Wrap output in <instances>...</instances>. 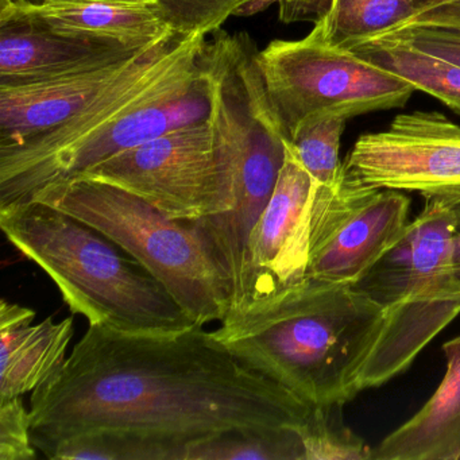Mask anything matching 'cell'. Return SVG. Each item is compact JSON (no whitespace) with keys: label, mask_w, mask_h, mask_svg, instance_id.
I'll return each mask as SVG.
<instances>
[{"label":"cell","mask_w":460,"mask_h":460,"mask_svg":"<svg viewBox=\"0 0 460 460\" xmlns=\"http://www.w3.org/2000/svg\"><path fill=\"white\" fill-rule=\"evenodd\" d=\"M314 411L239 362L214 331L130 333L96 324L31 394V438L45 454L103 432L177 443L234 430L301 435Z\"/></svg>","instance_id":"obj_1"},{"label":"cell","mask_w":460,"mask_h":460,"mask_svg":"<svg viewBox=\"0 0 460 460\" xmlns=\"http://www.w3.org/2000/svg\"><path fill=\"white\" fill-rule=\"evenodd\" d=\"M385 317L354 285L306 276L228 312L214 335L250 370L312 406H343L360 393L358 381Z\"/></svg>","instance_id":"obj_2"},{"label":"cell","mask_w":460,"mask_h":460,"mask_svg":"<svg viewBox=\"0 0 460 460\" xmlns=\"http://www.w3.org/2000/svg\"><path fill=\"white\" fill-rule=\"evenodd\" d=\"M13 247L58 285L72 314L90 325L130 333L196 327L171 293L138 261L93 226L42 201L0 208Z\"/></svg>","instance_id":"obj_3"},{"label":"cell","mask_w":460,"mask_h":460,"mask_svg":"<svg viewBox=\"0 0 460 460\" xmlns=\"http://www.w3.org/2000/svg\"><path fill=\"white\" fill-rule=\"evenodd\" d=\"M352 285L386 314L381 338L358 381V389L365 392L408 370L460 314L454 206L427 199L397 242Z\"/></svg>","instance_id":"obj_4"},{"label":"cell","mask_w":460,"mask_h":460,"mask_svg":"<svg viewBox=\"0 0 460 460\" xmlns=\"http://www.w3.org/2000/svg\"><path fill=\"white\" fill-rule=\"evenodd\" d=\"M206 40L201 34L181 37L90 133L20 176L0 182V208L31 201L126 150L208 119L211 93L200 64Z\"/></svg>","instance_id":"obj_5"},{"label":"cell","mask_w":460,"mask_h":460,"mask_svg":"<svg viewBox=\"0 0 460 460\" xmlns=\"http://www.w3.org/2000/svg\"><path fill=\"white\" fill-rule=\"evenodd\" d=\"M31 201L58 207L101 231L158 279L199 327L227 314L217 269L190 222L169 219L144 199L93 179L75 180Z\"/></svg>","instance_id":"obj_6"},{"label":"cell","mask_w":460,"mask_h":460,"mask_svg":"<svg viewBox=\"0 0 460 460\" xmlns=\"http://www.w3.org/2000/svg\"><path fill=\"white\" fill-rule=\"evenodd\" d=\"M258 63L288 139L311 115L349 120L401 109L416 93L408 80L331 44L322 21L297 41H271Z\"/></svg>","instance_id":"obj_7"},{"label":"cell","mask_w":460,"mask_h":460,"mask_svg":"<svg viewBox=\"0 0 460 460\" xmlns=\"http://www.w3.org/2000/svg\"><path fill=\"white\" fill-rule=\"evenodd\" d=\"M409 211L405 193L365 184L344 165L336 185H314L306 276L336 284L359 281L400 238Z\"/></svg>","instance_id":"obj_8"},{"label":"cell","mask_w":460,"mask_h":460,"mask_svg":"<svg viewBox=\"0 0 460 460\" xmlns=\"http://www.w3.org/2000/svg\"><path fill=\"white\" fill-rule=\"evenodd\" d=\"M79 179L122 188L180 222L223 211L208 119L126 150Z\"/></svg>","instance_id":"obj_9"},{"label":"cell","mask_w":460,"mask_h":460,"mask_svg":"<svg viewBox=\"0 0 460 460\" xmlns=\"http://www.w3.org/2000/svg\"><path fill=\"white\" fill-rule=\"evenodd\" d=\"M365 184L460 201V126L438 111L397 115L386 130L365 134L344 160Z\"/></svg>","instance_id":"obj_10"},{"label":"cell","mask_w":460,"mask_h":460,"mask_svg":"<svg viewBox=\"0 0 460 460\" xmlns=\"http://www.w3.org/2000/svg\"><path fill=\"white\" fill-rule=\"evenodd\" d=\"M314 195V179L287 141V157L273 195L250 238L252 301L305 279Z\"/></svg>","instance_id":"obj_11"},{"label":"cell","mask_w":460,"mask_h":460,"mask_svg":"<svg viewBox=\"0 0 460 460\" xmlns=\"http://www.w3.org/2000/svg\"><path fill=\"white\" fill-rule=\"evenodd\" d=\"M164 39L123 63L90 69L40 84L2 88L0 149L17 146L58 128L95 104L107 93L136 74L149 60Z\"/></svg>","instance_id":"obj_12"},{"label":"cell","mask_w":460,"mask_h":460,"mask_svg":"<svg viewBox=\"0 0 460 460\" xmlns=\"http://www.w3.org/2000/svg\"><path fill=\"white\" fill-rule=\"evenodd\" d=\"M146 48L133 49L75 39L0 12V90L40 84L123 63Z\"/></svg>","instance_id":"obj_13"},{"label":"cell","mask_w":460,"mask_h":460,"mask_svg":"<svg viewBox=\"0 0 460 460\" xmlns=\"http://www.w3.org/2000/svg\"><path fill=\"white\" fill-rule=\"evenodd\" d=\"M36 312L0 301V401L34 392L66 362L74 338L72 317L34 324Z\"/></svg>","instance_id":"obj_14"},{"label":"cell","mask_w":460,"mask_h":460,"mask_svg":"<svg viewBox=\"0 0 460 460\" xmlns=\"http://www.w3.org/2000/svg\"><path fill=\"white\" fill-rule=\"evenodd\" d=\"M64 36L144 49L172 33L155 2L119 4L107 0L61 2L39 7H4Z\"/></svg>","instance_id":"obj_15"},{"label":"cell","mask_w":460,"mask_h":460,"mask_svg":"<svg viewBox=\"0 0 460 460\" xmlns=\"http://www.w3.org/2000/svg\"><path fill=\"white\" fill-rule=\"evenodd\" d=\"M446 373L413 417L382 438L371 460L460 459V335L443 344Z\"/></svg>","instance_id":"obj_16"},{"label":"cell","mask_w":460,"mask_h":460,"mask_svg":"<svg viewBox=\"0 0 460 460\" xmlns=\"http://www.w3.org/2000/svg\"><path fill=\"white\" fill-rule=\"evenodd\" d=\"M363 60L408 80L460 115V66L435 58L403 42L374 39L352 48Z\"/></svg>","instance_id":"obj_17"},{"label":"cell","mask_w":460,"mask_h":460,"mask_svg":"<svg viewBox=\"0 0 460 460\" xmlns=\"http://www.w3.org/2000/svg\"><path fill=\"white\" fill-rule=\"evenodd\" d=\"M433 4L436 0H333L330 12L320 21L331 44L351 50Z\"/></svg>","instance_id":"obj_18"},{"label":"cell","mask_w":460,"mask_h":460,"mask_svg":"<svg viewBox=\"0 0 460 460\" xmlns=\"http://www.w3.org/2000/svg\"><path fill=\"white\" fill-rule=\"evenodd\" d=\"M182 460H305V452L296 430H234L190 441Z\"/></svg>","instance_id":"obj_19"},{"label":"cell","mask_w":460,"mask_h":460,"mask_svg":"<svg viewBox=\"0 0 460 460\" xmlns=\"http://www.w3.org/2000/svg\"><path fill=\"white\" fill-rule=\"evenodd\" d=\"M187 443L155 440L125 433H93L55 444L52 460H182Z\"/></svg>","instance_id":"obj_20"},{"label":"cell","mask_w":460,"mask_h":460,"mask_svg":"<svg viewBox=\"0 0 460 460\" xmlns=\"http://www.w3.org/2000/svg\"><path fill=\"white\" fill-rule=\"evenodd\" d=\"M347 119L341 117L311 115L298 123L288 139L292 152L309 172L314 185L331 188L343 173L341 139Z\"/></svg>","instance_id":"obj_21"},{"label":"cell","mask_w":460,"mask_h":460,"mask_svg":"<svg viewBox=\"0 0 460 460\" xmlns=\"http://www.w3.org/2000/svg\"><path fill=\"white\" fill-rule=\"evenodd\" d=\"M177 36H208L231 17L262 12L279 0H153Z\"/></svg>","instance_id":"obj_22"},{"label":"cell","mask_w":460,"mask_h":460,"mask_svg":"<svg viewBox=\"0 0 460 460\" xmlns=\"http://www.w3.org/2000/svg\"><path fill=\"white\" fill-rule=\"evenodd\" d=\"M341 409L314 406L301 433L305 460H371L373 448L344 424Z\"/></svg>","instance_id":"obj_23"},{"label":"cell","mask_w":460,"mask_h":460,"mask_svg":"<svg viewBox=\"0 0 460 460\" xmlns=\"http://www.w3.org/2000/svg\"><path fill=\"white\" fill-rule=\"evenodd\" d=\"M31 409L22 397L0 401V460L36 459Z\"/></svg>","instance_id":"obj_24"},{"label":"cell","mask_w":460,"mask_h":460,"mask_svg":"<svg viewBox=\"0 0 460 460\" xmlns=\"http://www.w3.org/2000/svg\"><path fill=\"white\" fill-rule=\"evenodd\" d=\"M333 0H279V18L285 25L316 23L330 12Z\"/></svg>","instance_id":"obj_25"},{"label":"cell","mask_w":460,"mask_h":460,"mask_svg":"<svg viewBox=\"0 0 460 460\" xmlns=\"http://www.w3.org/2000/svg\"><path fill=\"white\" fill-rule=\"evenodd\" d=\"M61 2H84V0H0V9H4V7H39L45 6V4H61ZM107 2L141 4V2H153V0H107Z\"/></svg>","instance_id":"obj_26"},{"label":"cell","mask_w":460,"mask_h":460,"mask_svg":"<svg viewBox=\"0 0 460 460\" xmlns=\"http://www.w3.org/2000/svg\"><path fill=\"white\" fill-rule=\"evenodd\" d=\"M455 212V262L457 277L460 279V201L454 204Z\"/></svg>","instance_id":"obj_27"},{"label":"cell","mask_w":460,"mask_h":460,"mask_svg":"<svg viewBox=\"0 0 460 460\" xmlns=\"http://www.w3.org/2000/svg\"><path fill=\"white\" fill-rule=\"evenodd\" d=\"M438 2H441V0H436V4H438Z\"/></svg>","instance_id":"obj_28"}]
</instances>
